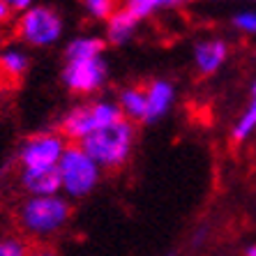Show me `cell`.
Returning a JSON list of instances; mask_svg holds the SVG:
<instances>
[{"label":"cell","mask_w":256,"mask_h":256,"mask_svg":"<svg viewBox=\"0 0 256 256\" xmlns=\"http://www.w3.org/2000/svg\"><path fill=\"white\" fill-rule=\"evenodd\" d=\"M134 141H136V127L132 120L122 118L118 122L100 127L78 146L100 164V168H118L130 160Z\"/></svg>","instance_id":"cell-1"},{"label":"cell","mask_w":256,"mask_h":256,"mask_svg":"<svg viewBox=\"0 0 256 256\" xmlns=\"http://www.w3.org/2000/svg\"><path fill=\"white\" fill-rule=\"evenodd\" d=\"M72 217L70 198L62 194L56 196H28L18 210V224L26 233L44 238L54 236L65 226Z\"/></svg>","instance_id":"cell-2"},{"label":"cell","mask_w":256,"mask_h":256,"mask_svg":"<svg viewBox=\"0 0 256 256\" xmlns=\"http://www.w3.org/2000/svg\"><path fill=\"white\" fill-rule=\"evenodd\" d=\"M122 118H125V116L120 111L118 102L95 100V102H86V104H78V106L70 108V111L60 118L58 132L67 141L81 143L84 138H88L92 132L100 130V127H106Z\"/></svg>","instance_id":"cell-3"},{"label":"cell","mask_w":256,"mask_h":256,"mask_svg":"<svg viewBox=\"0 0 256 256\" xmlns=\"http://www.w3.org/2000/svg\"><path fill=\"white\" fill-rule=\"evenodd\" d=\"M62 194L67 198H84L100 185L102 168L81 146H67L62 160L58 162Z\"/></svg>","instance_id":"cell-4"},{"label":"cell","mask_w":256,"mask_h":256,"mask_svg":"<svg viewBox=\"0 0 256 256\" xmlns=\"http://www.w3.org/2000/svg\"><path fill=\"white\" fill-rule=\"evenodd\" d=\"M16 32L28 46H54L62 35V18L51 7H30L18 21Z\"/></svg>","instance_id":"cell-5"},{"label":"cell","mask_w":256,"mask_h":256,"mask_svg":"<svg viewBox=\"0 0 256 256\" xmlns=\"http://www.w3.org/2000/svg\"><path fill=\"white\" fill-rule=\"evenodd\" d=\"M106 78L108 65L102 56L86 60H65V67H62V84L74 95H92L100 88H104Z\"/></svg>","instance_id":"cell-6"},{"label":"cell","mask_w":256,"mask_h":256,"mask_svg":"<svg viewBox=\"0 0 256 256\" xmlns=\"http://www.w3.org/2000/svg\"><path fill=\"white\" fill-rule=\"evenodd\" d=\"M67 150V138L60 132H42L30 136L21 146L18 160L24 168H40V166H58Z\"/></svg>","instance_id":"cell-7"},{"label":"cell","mask_w":256,"mask_h":256,"mask_svg":"<svg viewBox=\"0 0 256 256\" xmlns=\"http://www.w3.org/2000/svg\"><path fill=\"white\" fill-rule=\"evenodd\" d=\"M21 185L28 196H56L62 194V180L58 166H40L21 171Z\"/></svg>","instance_id":"cell-8"},{"label":"cell","mask_w":256,"mask_h":256,"mask_svg":"<svg viewBox=\"0 0 256 256\" xmlns=\"http://www.w3.org/2000/svg\"><path fill=\"white\" fill-rule=\"evenodd\" d=\"M146 100H148V111H146V125H152L157 120L171 111L173 100H176V88L166 78H157L146 88Z\"/></svg>","instance_id":"cell-9"},{"label":"cell","mask_w":256,"mask_h":256,"mask_svg":"<svg viewBox=\"0 0 256 256\" xmlns=\"http://www.w3.org/2000/svg\"><path fill=\"white\" fill-rule=\"evenodd\" d=\"M228 58V46L224 40H203L194 46V65L201 74H214Z\"/></svg>","instance_id":"cell-10"},{"label":"cell","mask_w":256,"mask_h":256,"mask_svg":"<svg viewBox=\"0 0 256 256\" xmlns=\"http://www.w3.org/2000/svg\"><path fill=\"white\" fill-rule=\"evenodd\" d=\"M136 26H138V18L122 7V10H118L106 21V42L114 44V46H122V44H127L134 37Z\"/></svg>","instance_id":"cell-11"},{"label":"cell","mask_w":256,"mask_h":256,"mask_svg":"<svg viewBox=\"0 0 256 256\" xmlns=\"http://www.w3.org/2000/svg\"><path fill=\"white\" fill-rule=\"evenodd\" d=\"M118 106L127 120L132 122H146V111H148V100L143 88H122L118 95Z\"/></svg>","instance_id":"cell-12"},{"label":"cell","mask_w":256,"mask_h":256,"mask_svg":"<svg viewBox=\"0 0 256 256\" xmlns=\"http://www.w3.org/2000/svg\"><path fill=\"white\" fill-rule=\"evenodd\" d=\"M104 46H106V40H100V37L92 35H84L72 40L65 48V60H86V58H97V56L104 54Z\"/></svg>","instance_id":"cell-13"},{"label":"cell","mask_w":256,"mask_h":256,"mask_svg":"<svg viewBox=\"0 0 256 256\" xmlns=\"http://www.w3.org/2000/svg\"><path fill=\"white\" fill-rule=\"evenodd\" d=\"M30 67V58L26 51L16 46H10V48H2L0 51V72H5L7 76L18 78L24 76L26 72Z\"/></svg>","instance_id":"cell-14"},{"label":"cell","mask_w":256,"mask_h":256,"mask_svg":"<svg viewBox=\"0 0 256 256\" xmlns=\"http://www.w3.org/2000/svg\"><path fill=\"white\" fill-rule=\"evenodd\" d=\"M182 2H190V0H127L125 10L132 12L134 16L141 21V18L155 14L162 7H173V5H182Z\"/></svg>","instance_id":"cell-15"},{"label":"cell","mask_w":256,"mask_h":256,"mask_svg":"<svg viewBox=\"0 0 256 256\" xmlns=\"http://www.w3.org/2000/svg\"><path fill=\"white\" fill-rule=\"evenodd\" d=\"M254 132H256V97H252L250 106L244 108V114L240 116L238 122H236V127H233L231 138L236 143H242V141H247Z\"/></svg>","instance_id":"cell-16"},{"label":"cell","mask_w":256,"mask_h":256,"mask_svg":"<svg viewBox=\"0 0 256 256\" xmlns=\"http://www.w3.org/2000/svg\"><path fill=\"white\" fill-rule=\"evenodd\" d=\"M86 12L92 18H100V21H108L118 12V0H84Z\"/></svg>","instance_id":"cell-17"},{"label":"cell","mask_w":256,"mask_h":256,"mask_svg":"<svg viewBox=\"0 0 256 256\" xmlns=\"http://www.w3.org/2000/svg\"><path fill=\"white\" fill-rule=\"evenodd\" d=\"M0 256H30L28 244L18 238L0 240Z\"/></svg>","instance_id":"cell-18"},{"label":"cell","mask_w":256,"mask_h":256,"mask_svg":"<svg viewBox=\"0 0 256 256\" xmlns=\"http://www.w3.org/2000/svg\"><path fill=\"white\" fill-rule=\"evenodd\" d=\"M233 26L247 35H256V10H247V12H238L233 16Z\"/></svg>","instance_id":"cell-19"},{"label":"cell","mask_w":256,"mask_h":256,"mask_svg":"<svg viewBox=\"0 0 256 256\" xmlns=\"http://www.w3.org/2000/svg\"><path fill=\"white\" fill-rule=\"evenodd\" d=\"M10 10H18V12H28L30 5H32V0H2Z\"/></svg>","instance_id":"cell-20"},{"label":"cell","mask_w":256,"mask_h":256,"mask_svg":"<svg viewBox=\"0 0 256 256\" xmlns=\"http://www.w3.org/2000/svg\"><path fill=\"white\" fill-rule=\"evenodd\" d=\"M30 256H60L56 250H48V247H42V250H35L30 252Z\"/></svg>","instance_id":"cell-21"},{"label":"cell","mask_w":256,"mask_h":256,"mask_svg":"<svg viewBox=\"0 0 256 256\" xmlns=\"http://www.w3.org/2000/svg\"><path fill=\"white\" fill-rule=\"evenodd\" d=\"M7 16H10V7L0 0V24H2V21H7Z\"/></svg>","instance_id":"cell-22"},{"label":"cell","mask_w":256,"mask_h":256,"mask_svg":"<svg viewBox=\"0 0 256 256\" xmlns=\"http://www.w3.org/2000/svg\"><path fill=\"white\" fill-rule=\"evenodd\" d=\"M244 256H256V244H250L247 252H244Z\"/></svg>","instance_id":"cell-23"},{"label":"cell","mask_w":256,"mask_h":256,"mask_svg":"<svg viewBox=\"0 0 256 256\" xmlns=\"http://www.w3.org/2000/svg\"><path fill=\"white\" fill-rule=\"evenodd\" d=\"M252 97H256V81H254V86H252Z\"/></svg>","instance_id":"cell-24"}]
</instances>
